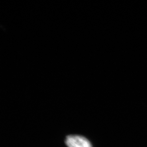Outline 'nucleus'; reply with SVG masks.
<instances>
[{
	"instance_id": "f257e3e1",
	"label": "nucleus",
	"mask_w": 147,
	"mask_h": 147,
	"mask_svg": "<svg viewBox=\"0 0 147 147\" xmlns=\"http://www.w3.org/2000/svg\"><path fill=\"white\" fill-rule=\"evenodd\" d=\"M65 143L68 147H92L90 142L86 138L76 135L67 136Z\"/></svg>"
}]
</instances>
